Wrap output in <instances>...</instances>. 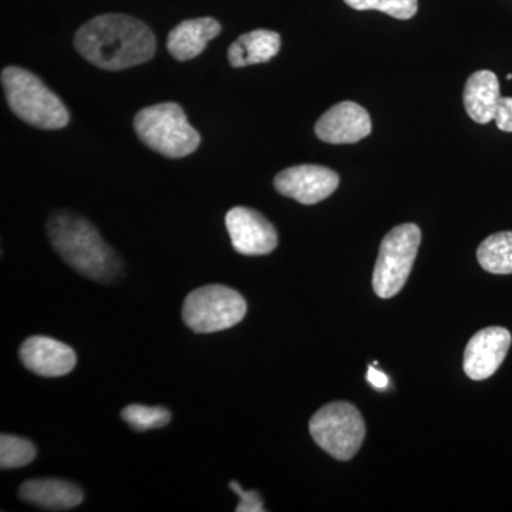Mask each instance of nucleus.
Listing matches in <instances>:
<instances>
[{"label":"nucleus","mask_w":512,"mask_h":512,"mask_svg":"<svg viewBox=\"0 0 512 512\" xmlns=\"http://www.w3.org/2000/svg\"><path fill=\"white\" fill-rule=\"evenodd\" d=\"M74 49L93 66L119 72L153 59L156 36L140 19L109 13L89 20L77 30Z\"/></svg>","instance_id":"f257e3e1"},{"label":"nucleus","mask_w":512,"mask_h":512,"mask_svg":"<svg viewBox=\"0 0 512 512\" xmlns=\"http://www.w3.org/2000/svg\"><path fill=\"white\" fill-rule=\"evenodd\" d=\"M47 237L60 258L80 275L97 282L119 278L123 264L92 222L70 211H57L47 221Z\"/></svg>","instance_id":"f03ea898"},{"label":"nucleus","mask_w":512,"mask_h":512,"mask_svg":"<svg viewBox=\"0 0 512 512\" xmlns=\"http://www.w3.org/2000/svg\"><path fill=\"white\" fill-rule=\"evenodd\" d=\"M2 86L10 110L29 126L40 130H60L70 121L63 101L36 74L22 67L3 69Z\"/></svg>","instance_id":"7ed1b4c3"},{"label":"nucleus","mask_w":512,"mask_h":512,"mask_svg":"<svg viewBox=\"0 0 512 512\" xmlns=\"http://www.w3.org/2000/svg\"><path fill=\"white\" fill-rule=\"evenodd\" d=\"M134 130L141 143L167 158L190 156L201 144L200 133L177 103L154 104L138 111Z\"/></svg>","instance_id":"20e7f679"},{"label":"nucleus","mask_w":512,"mask_h":512,"mask_svg":"<svg viewBox=\"0 0 512 512\" xmlns=\"http://www.w3.org/2000/svg\"><path fill=\"white\" fill-rule=\"evenodd\" d=\"M244 296L224 285L195 289L185 298L183 319L195 333H215L238 325L247 315Z\"/></svg>","instance_id":"39448f33"},{"label":"nucleus","mask_w":512,"mask_h":512,"mask_svg":"<svg viewBox=\"0 0 512 512\" xmlns=\"http://www.w3.org/2000/svg\"><path fill=\"white\" fill-rule=\"evenodd\" d=\"M309 430L322 450L340 461L356 456L366 436L365 420L348 402L326 404L313 414Z\"/></svg>","instance_id":"423d86ee"},{"label":"nucleus","mask_w":512,"mask_h":512,"mask_svg":"<svg viewBox=\"0 0 512 512\" xmlns=\"http://www.w3.org/2000/svg\"><path fill=\"white\" fill-rule=\"evenodd\" d=\"M421 242V231L416 224L393 228L380 244L373 289L382 299H390L402 291L412 272Z\"/></svg>","instance_id":"0eeeda50"},{"label":"nucleus","mask_w":512,"mask_h":512,"mask_svg":"<svg viewBox=\"0 0 512 512\" xmlns=\"http://www.w3.org/2000/svg\"><path fill=\"white\" fill-rule=\"evenodd\" d=\"M339 175L322 165L303 164L286 168L276 175L274 185L279 194L305 205L326 200L339 187Z\"/></svg>","instance_id":"6e6552de"},{"label":"nucleus","mask_w":512,"mask_h":512,"mask_svg":"<svg viewBox=\"0 0 512 512\" xmlns=\"http://www.w3.org/2000/svg\"><path fill=\"white\" fill-rule=\"evenodd\" d=\"M232 247L241 255H268L278 245V232L264 215L247 207H235L225 217Z\"/></svg>","instance_id":"1a4fd4ad"},{"label":"nucleus","mask_w":512,"mask_h":512,"mask_svg":"<svg viewBox=\"0 0 512 512\" xmlns=\"http://www.w3.org/2000/svg\"><path fill=\"white\" fill-rule=\"evenodd\" d=\"M511 333L500 326H491L476 333L464 352V372L471 380L488 379L503 365L510 350Z\"/></svg>","instance_id":"9d476101"},{"label":"nucleus","mask_w":512,"mask_h":512,"mask_svg":"<svg viewBox=\"0 0 512 512\" xmlns=\"http://www.w3.org/2000/svg\"><path fill=\"white\" fill-rule=\"evenodd\" d=\"M315 133L325 143L355 144L372 133V120L359 104L343 101L320 117Z\"/></svg>","instance_id":"9b49d317"},{"label":"nucleus","mask_w":512,"mask_h":512,"mask_svg":"<svg viewBox=\"0 0 512 512\" xmlns=\"http://www.w3.org/2000/svg\"><path fill=\"white\" fill-rule=\"evenodd\" d=\"M19 356L26 369L43 377L69 375L77 363L76 352L70 346L47 336L26 339Z\"/></svg>","instance_id":"f8f14e48"},{"label":"nucleus","mask_w":512,"mask_h":512,"mask_svg":"<svg viewBox=\"0 0 512 512\" xmlns=\"http://www.w3.org/2000/svg\"><path fill=\"white\" fill-rule=\"evenodd\" d=\"M19 497L42 510L69 511L83 503L84 493L79 485L70 481L36 478L20 485Z\"/></svg>","instance_id":"ddd939ff"},{"label":"nucleus","mask_w":512,"mask_h":512,"mask_svg":"<svg viewBox=\"0 0 512 512\" xmlns=\"http://www.w3.org/2000/svg\"><path fill=\"white\" fill-rule=\"evenodd\" d=\"M221 30V23L212 18L184 20L168 35V52L180 62L194 59L204 52L208 42L220 35Z\"/></svg>","instance_id":"4468645a"},{"label":"nucleus","mask_w":512,"mask_h":512,"mask_svg":"<svg viewBox=\"0 0 512 512\" xmlns=\"http://www.w3.org/2000/svg\"><path fill=\"white\" fill-rule=\"evenodd\" d=\"M501 97L500 82L491 70H478L471 74L464 87V106L471 120L478 124L494 120Z\"/></svg>","instance_id":"2eb2a0df"},{"label":"nucleus","mask_w":512,"mask_h":512,"mask_svg":"<svg viewBox=\"0 0 512 512\" xmlns=\"http://www.w3.org/2000/svg\"><path fill=\"white\" fill-rule=\"evenodd\" d=\"M281 50V36L272 30L259 29L239 36L228 49L232 67H247L274 59Z\"/></svg>","instance_id":"dca6fc26"},{"label":"nucleus","mask_w":512,"mask_h":512,"mask_svg":"<svg viewBox=\"0 0 512 512\" xmlns=\"http://www.w3.org/2000/svg\"><path fill=\"white\" fill-rule=\"evenodd\" d=\"M477 259L490 274H512V231L497 232L484 239L477 249Z\"/></svg>","instance_id":"f3484780"},{"label":"nucleus","mask_w":512,"mask_h":512,"mask_svg":"<svg viewBox=\"0 0 512 512\" xmlns=\"http://www.w3.org/2000/svg\"><path fill=\"white\" fill-rule=\"evenodd\" d=\"M37 450L32 441L10 434L0 437V467L2 470H12L28 466L35 460Z\"/></svg>","instance_id":"a211bd4d"},{"label":"nucleus","mask_w":512,"mask_h":512,"mask_svg":"<svg viewBox=\"0 0 512 512\" xmlns=\"http://www.w3.org/2000/svg\"><path fill=\"white\" fill-rule=\"evenodd\" d=\"M121 419L137 431L161 429L171 421L170 410L165 407H148L143 404H130L121 412Z\"/></svg>","instance_id":"6ab92c4d"},{"label":"nucleus","mask_w":512,"mask_h":512,"mask_svg":"<svg viewBox=\"0 0 512 512\" xmlns=\"http://www.w3.org/2000/svg\"><path fill=\"white\" fill-rule=\"evenodd\" d=\"M355 10H379L392 18L412 19L419 10L417 0H345Z\"/></svg>","instance_id":"aec40b11"},{"label":"nucleus","mask_w":512,"mask_h":512,"mask_svg":"<svg viewBox=\"0 0 512 512\" xmlns=\"http://www.w3.org/2000/svg\"><path fill=\"white\" fill-rule=\"evenodd\" d=\"M229 487L234 493L238 494V497L241 498V503L238 504L237 512H261L265 511L264 501H262L261 495L256 493V491H244L241 488V485L237 483V481H231L229 483Z\"/></svg>","instance_id":"412c9836"},{"label":"nucleus","mask_w":512,"mask_h":512,"mask_svg":"<svg viewBox=\"0 0 512 512\" xmlns=\"http://www.w3.org/2000/svg\"><path fill=\"white\" fill-rule=\"evenodd\" d=\"M494 120L501 131L512 133V97H501Z\"/></svg>","instance_id":"4be33fe9"},{"label":"nucleus","mask_w":512,"mask_h":512,"mask_svg":"<svg viewBox=\"0 0 512 512\" xmlns=\"http://www.w3.org/2000/svg\"><path fill=\"white\" fill-rule=\"evenodd\" d=\"M367 380H369L372 386H375L376 389H386L387 384H389V379L384 373L379 372L376 367H369L367 370Z\"/></svg>","instance_id":"5701e85b"},{"label":"nucleus","mask_w":512,"mask_h":512,"mask_svg":"<svg viewBox=\"0 0 512 512\" xmlns=\"http://www.w3.org/2000/svg\"><path fill=\"white\" fill-rule=\"evenodd\" d=\"M507 80H512V74H508Z\"/></svg>","instance_id":"b1692460"}]
</instances>
